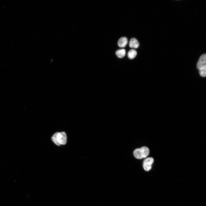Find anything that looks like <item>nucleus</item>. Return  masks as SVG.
Wrapping results in <instances>:
<instances>
[{
    "instance_id": "423d86ee",
    "label": "nucleus",
    "mask_w": 206,
    "mask_h": 206,
    "mask_svg": "<svg viewBox=\"0 0 206 206\" xmlns=\"http://www.w3.org/2000/svg\"><path fill=\"white\" fill-rule=\"evenodd\" d=\"M128 42V39L126 37H121L118 42V45L120 48L125 47Z\"/></svg>"
},
{
    "instance_id": "7ed1b4c3",
    "label": "nucleus",
    "mask_w": 206,
    "mask_h": 206,
    "mask_svg": "<svg viewBox=\"0 0 206 206\" xmlns=\"http://www.w3.org/2000/svg\"><path fill=\"white\" fill-rule=\"evenodd\" d=\"M154 161V159L152 158H147L143 162V167L146 171L150 170L152 168V165Z\"/></svg>"
},
{
    "instance_id": "0eeeda50",
    "label": "nucleus",
    "mask_w": 206,
    "mask_h": 206,
    "mask_svg": "<svg viewBox=\"0 0 206 206\" xmlns=\"http://www.w3.org/2000/svg\"><path fill=\"white\" fill-rule=\"evenodd\" d=\"M126 50L124 49L118 50L116 52L117 57L120 58H123L126 55Z\"/></svg>"
},
{
    "instance_id": "f03ea898",
    "label": "nucleus",
    "mask_w": 206,
    "mask_h": 206,
    "mask_svg": "<svg viewBox=\"0 0 206 206\" xmlns=\"http://www.w3.org/2000/svg\"><path fill=\"white\" fill-rule=\"evenodd\" d=\"M149 154V148L146 147L137 149L133 152L134 156L137 159H142L147 157Z\"/></svg>"
},
{
    "instance_id": "39448f33",
    "label": "nucleus",
    "mask_w": 206,
    "mask_h": 206,
    "mask_svg": "<svg viewBox=\"0 0 206 206\" xmlns=\"http://www.w3.org/2000/svg\"><path fill=\"white\" fill-rule=\"evenodd\" d=\"M139 46V44L136 39L133 38L131 39L129 42V46L131 48L135 49L138 48Z\"/></svg>"
},
{
    "instance_id": "6e6552de",
    "label": "nucleus",
    "mask_w": 206,
    "mask_h": 206,
    "mask_svg": "<svg viewBox=\"0 0 206 206\" xmlns=\"http://www.w3.org/2000/svg\"><path fill=\"white\" fill-rule=\"evenodd\" d=\"M137 54V52L135 50H131L128 53V57L130 59H133L135 57Z\"/></svg>"
},
{
    "instance_id": "f257e3e1",
    "label": "nucleus",
    "mask_w": 206,
    "mask_h": 206,
    "mask_svg": "<svg viewBox=\"0 0 206 206\" xmlns=\"http://www.w3.org/2000/svg\"><path fill=\"white\" fill-rule=\"evenodd\" d=\"M197 68L199 70L200 75L203 77L206 76V55L204 54L200 57L197 64Z\"/></svg>"
},
{
    "instance_id": "1a4fd4ad",
    "label": "nucleus",
    "mask_w": 206,
    "mask_h": 206,
    "mask_svg": "<svg viewBox=\"0 0 206 206\" xmlns=\"http://www.w3.org/2000/svg\"><path fill=\"white\" fill-rule=\"evenodd\" d=\"M58 133H55L53 135L52 137V140L53 142L56 145L58 146H60L61 145L59 143L57 140V135Z\"/></svg>"
},
{
    "instance_id": "20e7f679",
    "label": "nucleus",
    "mask_w": 206,
    "mask_h": 206,
    "mask_svg": "<svg viewBox=\"0 0 206 206\" xmlns=\"http://www.w3.org/2000/svg\"><path fill=\"white\" fill-rule=\"evenodd\" d=\"M57 139L58 143L61 145L66 144L67 142V136L66 133L64 132L58 133Z\"/></svg>"
}]
</instances>
